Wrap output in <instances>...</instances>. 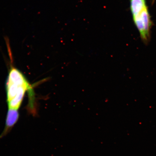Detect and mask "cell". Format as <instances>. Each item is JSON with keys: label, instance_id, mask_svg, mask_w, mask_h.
Wrapping results in <instances>:
<instances>
[{"label": "cell", "instance_id": "2", "mask_svg": "<svg viewBox=\"0 0 156 156\" xmlns=\"http://www.w3.org/2000/svg\"><path fill=\"white\" fill-rule=\"evenodd\" d=\"M19 116L18 110L9 109L8 112L4 129L0 135V140L6 136L16 123Z\"/></svg>", "mask_w": 156, "mask_h": 156}, {"label": "cell", "instance_id": "3", "mask_svg": "<svg viewBox=\"0 0 156 156\" xmlns=\"http://www.w3.org/2000/svg\"><path fill=\"white\" fill-rule=\"evenodd\" d=\"M130 10L133 17L140 14L147 7L145 0H130Z\"/></svg>", "mask_w": 156, "mask_h": 156}, {"label": "cell", "instance_id": "4", "mask_svg": "<svg viewBox=\"0 0 156 156\" xmlns=\"http://www.w3.org/2000/svg\"><path fill=\"white\" fill-rule=\"evenodd\" d=\"M153 1H154V0H153Z\"/></svg>", "mask_w": 156, "mask_h": 156}, {"label": "cell", "instance_id": "1", "mask_svg": "<svg viewBox=\"0 0 156 156\" xmlns=\"http://www.w3.org/2000/svg\"><path fill=\"white\" fill-rule=\"evenodd\" d=\"M133 19L142 41L146 43L150 38L152 24L147 7H146L140 14L133 17Z\"/></svg>", "mask_w": 156, "mask_h": 156}]
</instances>
